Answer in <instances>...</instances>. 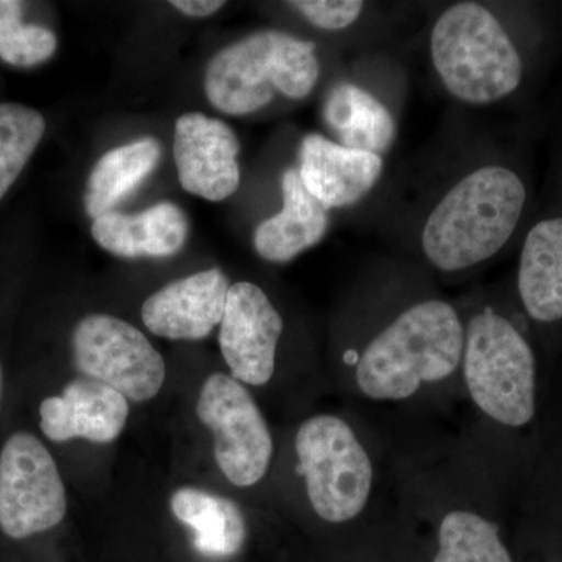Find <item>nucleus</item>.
<instances>
[{"instance_id": "1", "label": "nucleus", "mask_w": 562, "mask_h": 562, "mask_svg": "<svg viewBox=\"0 0 562 562\" xmlns=\"http://www.w3.org/2000/svg\"><path fill=\"white\" fill-rule=\"evenodd\" d=\"M522 177L501 165L462 177L436 203L422 228L425 258L442 272L465 271L497 255L527 206Z\"/></svg>"}, {"instance_id": "2", "label": "nucleus", "mask_w": 562, "mask_h": 562, "mask_svg": "<svg viewBox=\"0 0 562 562\" xmlns=\"http://www.w3.org/2000/svg\"><path fill=\"white\" fill-rule=\"evenodd\" d=\"M464 333L450 303L431 299L409 306L362 350L358 390L372 401L398 402L449 379L461 364Z\"/></svg>"}, {"instance_id": "3", "label": "nucleus", "mask_w": 562, "mask_h": 562, "mask_svg": "<svg viewBox=\"0 0 562 562\" xmlns=\"http://www.w3.org/2000/svg\"><path fill=\"white\" fill-rule=\"evenodd\" d=\"M432 66L458 101L490 105L524 80V60L501 20L482 3H454L432 25Z\"/></svg>"}, {"instance_id": "4", "label": "nucleus", "mask_w": 562, "mask_h": 562, "mask_svg": "<svg viewBox=\"0 0 562 562\" xmlns=\"http://www.w3.org/2000/svg\"><path fill=\"white\" fill-rule=\"evenodd\" d=\"M316 44L290 33L262 31L221 50L205 76L209 101L232 116H244L271 103L273 90L305 99L319 80Z\"/></svg>"}, {"instance_id": "5", "label": "nucleus", "mask_w": 562, "mask_h": 562, "mask_svg": "<svg viewBox=\"0 0 562 562\" xmlns=\"http://www.w3.org/2000/svg\"><path fill=\"white\" fill-rule=\"evenodd\" d=\"M464 379L473 403L506 427L530 424L536 413V358L512 321L483 310L464 333Z\"/></svg>"}, {"instance_id": "6", "label": "nucleus", "mask_w": 562, "mask_h": 562, "mask_svg": "<svg viewBox=\"0 0 562 562\" xmlns=\"http://www.w3.org/2000/svg\"><path fill=\"white\" fill-rule=\"evenodd\" d=\"M299 472L314 513L325 522L360 516L373 486V464L357 432L331 414L310 417L295 432Z\"/></svg>"}, {"instance_id": "7", "label": "nucleus", "mask_w": 562, "mask_h": 562, "mask_svg": "<svg viewBox=\"0 0 562 562\" xmlns=\"http://www.w3.org/2000/svg\"><path fill=\"white\" fill-rule=\"evenodd\" d=\"M214 438V458L225 479L238 487L260 483L269 471L273 441L268 422L249 390L225 373L203 383L195 406Z\"/></svg>"}, {"instance_id": "8", "label": "nucleus", "mask_w": 562, "mask_h": 562, "mask_svg": "<svg viewBox=\"0 0 562 562\" xmlns=\"http://www.w3.org/2000/svg\"><path fill=\"white\" fill-rule=\"evenodd\" d=\"M72 355L81 375L113 387L127 401L149 402L165 384L160 351L138 328L114 316L81 319L74 328Z\"/></svg>"}, {"instance_id": "9", "label": "nucleus", "mask_w": 562, "mask_h": 562, "mask_svg": "<svg viewBox=\"0 0 562 562\" xmlns=\"http://www.w3.org/2000/svg\"><path fill=\"white\" fill-rule=\"evenodd\" d=\"M68 501L57 464L36 436L11 435L0 450V528L11 539L49 531L65 519Z\"/></svg>"}, {"instance_id": "10", "label": "nucleus", "mask_w": 562, "mask_h": 562, "mask_svg": "<svg viewBox=\"0 0 562 562\" xmlns=\"http://www.w3.org/2000/svg\"><path fill=\"white\" fill-rule=\"evenodd\" d=\"M283 319L266 292L250 281L228 290L221 322L220 347L232 376L249 386H265L276 372Z\"/></svg>"}, {"instance_id": "11", "label": "nucleus", "mask_w": 562, "mask_h": 562, "mask_svg": "<svg viewBox=\"0 0 562 562\" xmlns=\"http://www.w3.org/2000/svg\"><path fill=\"white\" fill-rule=\"evenodd\" d=\"M239 139L224 121L188 113L176 122L173 158L181 187L190 194L221 202L238 191Z\"/></svg>"}, {"instance_id": "12", "label": "nucleus", "mask_w": 562, "mask_h": 562, "mask_svg": "<svg viewBox=\"0 0 562 562\" xmlns=\"http://www.w3.org/2000/svg\"><path fill=\"white\" fill-rule=\"evenodd\" d=\"M231 286L220 269L194 273L151 294L140 317L147 330L161 338L199 341L221 324Z\"/></svg>"}, {"instance_id": "13", "label": "nucleus", "mask_w": 562, "mask_h": 562, "mask_svg": "<svg viewBox=\"0 0 562 562\" xmlns=\"http://www.w3.org/2000/svg\"><path fill=\"white\" fill-rule=\"evenodd\" d=\"M127 398L113 387L80 376L66 384L61 395L40 406V427L54 442L87 439L94 443L116 441L127 424Z\"/></svg>"}, {"instance_id": "14", "label": "nucleus", "mask_w": 562, "mask_h": 562, "mask_svg": "<svg viewBox=\"0 0 562 562\" xmlns=\"http://www.w3.org/2000/svg\"><path fill=\"white\" fill-rule=\"evenodd\" d=\"M383 158L350 149L319 133L306 135L299 151V176L325 209H346L362 201L379 183Z\"/></svg>"}, {"instance_id": "15", "label": "nucleus", "mask_w": 562, "mask_h": 562, "mask_svg": "<svg viewBox=\"0 0 562 562\" xmlns=\"http://www.w3.org/2000/svg\"><path fill=\"white\" fill-rule=\"evenodd\" d=\"M94 241L122 258H165L180 251L188 238V221L173 203L162 202L143 213H110L92 222Z\"/></svg>"}, {"instance_id": "16", "label": "nucleus", "mask_w": 562, "mask_h": 562, "mask_svg": "<svg viewBox=\"0 0 562 562\" xmlns=\"http://www.w3.org/2000/svg\"><path fill=\"white\" fill-rule=\"evenodd\" d=\"M283 209L258 225L255 250L262 260L288 262L319 244L328 231V210L303 187L297 169L281 179Z\"/></svg>"}, {"instance_id": "17", "label": "nucleus", "mask_w": 562, "mask_h": 562, "mask_svg": "<svg viewBox=\"0 0 562 562\" xmlns=\"http://www.w3.org/2000/svg\"><path fill=\"white\" fill-rule=\"evenodd\" d=\"M517 290L532 321H562L561 216L536 222L527 233L520 251Z\"/></svg>"}, {"instance_id": "18", "label": "nucleus", "mask_w": 562, "mask_h": 562, "mask_svg": "<svg viewBox=\"0 0 562 562\" xmlns=\"http://www.w3.org/2000/svg\"><path fill=\"white\" fill-rule=\"evenodd\" d=\"M324 120L339 144L382 157L397 135V124L384 103L353 83L333 88L324 105Z\"/></svg>"}, {"instance_id": "19", "label": "nucleus", "mask_w": 562, "mask_h": 562, "mask_svg": "<svg viewBox=\"0 0 562 562\" xmlns=\"http://www.w3.org/2000/svg\"><path fill=\"white\" fill-rule=\"evenodd\" d=\"M173 516L194 531V547L210 558H231L241 552L247 524L231 498L198 487H180L171 497Z\"/></svg>"}, {"instance_id": "20", "label": "nucleus", "mask_w": 562, "mask_h": 562, "mask_svg": "<svg viewBox=\"0 0 562 562\" xmlns=\"http://www.w3.org/2000/svg\"><path fill=\"white\" fill-rule=\"evenodd\" d=\"M161 146L155 138L133 140L106 151L88 179L85 209L92 220L110 213L157 168Z\"/></svg>"}, {"instance_id": "21", "label": "nucleus", "mask_w": 562, "mask_h": 562, "mask_svg": "<svg viewBox=\"0 0 562 562\" xmlns=\"http://www.w3.org/2000/svg\"><path fill=\"white\" fill-rule=\"evenodd\" d=\"M432 562H513L497 525L480 514L454 509L439 527V550Z\"/></svg>"}, {"instance_id": "22", "label": "nucleus", "mask_w": 562, "mask_h": 562, "mask_svg": "<svg viewBox=\"0 0 562 562\" xmlns=\"http://www.w3.org/2000/svg\"><path fill=\"white\" fill-rule=\"evenodd\" d=\"M46 132L38 111L20 103H0V201L31 160Z\"/></svg>"}, {"instance_id": "23", "label": "nucleus", "mask_w": 562, "mask_h": 562, "mask_svg": "<svg viewBox=\"0 0 562 562\" xmlns=\"http://www.w3.org/2000/svg\"><path fill=\"white\" fill-rule=\"evenodd\" d=\"M57 50V36L38 25H20L0 40V58L20 68L49 60Z\"/></svg>"}, {"instance_id": "24", "label": "nucleus", "mask_w": 562, "mask_h": 562, "mask_svg": "<svg viewBox=\"0 0 562 562\" xmlns=\"http://www.w3.org/2000/svg\"><path fill=\"white\" fill-rule=\"evenodd\" d=\"M305 20L322 31L338 32L350 27L364 11L361 0H299L290 2Z\"/></svg>"}, {"instance_id": "25", "label": "nucleus", "mask_w": 562, "mask_h": 562, "mask_svg": "<svg viewBox=\"0 0 562 562\" xmlns=\"http://www.w3.org/2000/svg\"><path fill=\"white\" fill-rule=\"evenodd\" d=\"M173 9L192 18H206L220 11L225 5L221 0H173Z\"/></svg>"}, {"instance_id": "26", "label": "nucleus", "mask_w": 562, "mask_h": 562, "mask_svg": "<svg viewBox=\"0 0 562 562\" xmlns=\"http://www.w3.org/2000/svg\"><path fill=\"white\" fill-rule=\"evenodd\" d=\"M22 3L0 0V40L22 25Z\"/></svg>"}, {"instance_id": "27", "label": "nucleus", "mask_w": 562, "mask_h": 562, "mask_svg": "<svg viewBox=\"0 0 562 562\" xmlns=\"http://www.w3.org/2000/svg\"><path fill=\"white\" fill-rule=\"evenodd\" d=\"M0 401H2V368H0Z\"/></svg>"}]
</instances>
